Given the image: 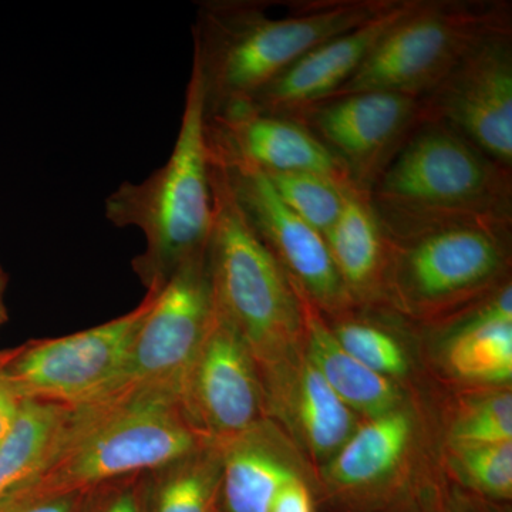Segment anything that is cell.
Masks as SVG:
<instances>
[{"label": "cell", "mask_w": 512, "mask_h": 512, "mask_svg": "<svg viewBox=\"0 0 512 512\" xmlns=\"http://www.w3.org/2000/svg\"><path fill=\"white\" fill-rule=\"evenodd\" d=\"M393 0L296 2L275 16L272 3L207 2L198 9L194 62L207 116L247 104L289 67L332 37L357 28Z\"/></svg>", "instance_id": "obj_1"}, {"label": "cell", "mask_w": 512, "mask_h": 512, "mask_svg": "<svg viewBox=\"0 0 512 512\" xmlns=\"http://www.w3.org/2000/svg\"><path fill=\"white\" fill-rule=\"evenodd\" d=\"M202 444L185 420L180 394L157 387L111 390L69 407L52 463L19 501L154 473Z\"/></svg>", "instance_id": "obj_2"}, {"label": "cell", "mask_w": 512, "mask_h": 512, "mask_svg": "<svg viewBox=\"0 0 512 512\" xmlns=\"http://www.w3.org/2000/svg\"><path fill=\"white\" fill-rule=\"evenodd\" d=\"M214 212L204 82L194 62L170 158L141 183L111 192L106 218L143 232L146 249L133 268L147 291H160L181 265L208 248Z\"/></svg>", "instance_id": "obj_3"}, {"label": "cell", "mask_w": 512, "mask_h": 512, "mask_svg": "<svg viewBox=\"0 0 512 512\" xmlns=\"http://www.w3.org/2000/svg\"><path fill=\"white\" fill-rule=\"evenodd\" d=\"M211 165L208 262L215 308L244 340L265 386L298 365L305 350L301 293L249 224L224 168Z\"/></svg>", "instance_id": "obj_4"}, {"label": "cell", "mask_w": 512, "mask_h": 512, "mask_svg": "<svg viewBox=\"0 0 512 512\" xmlns=\"http://www.w3.org/2000/svg\"><path fill=\"white\" fill-rule=\"evenodd\" d=\"M511 170L439 121L420 124L369 190L386 229L431 222H511Z\"/></svg>", "instance_id": "obj_5"}, {"label": "cell", "mask_w": 512, "mask_h": 512, "mask_svg": "<svg viewBox=\"0 0 512 512\" xmlns=\"http://www.w3.org/2000/svg\"><path fill=\"white\" fill-rule=\"evenodd\" d=\"M383 227V225H382ZM511 222L457 220L384 229L383 302L437 319L500 286L508 269Z\"/></svg>", "instance_id": "obj_6"}, {"label": "cell", "mask_w": 512, "mask_h": 512, "mask_svg": "<svg viewBox=\"0 0 512 512\" xmlns=\"http://www.w3.org/2000/svg\"><path fill=\"white\" fill-rule=\"evenodd\" d=\"M505 32H511L510 6L505 3L419 0L328 100L365 92L421 99L474 47Z\"/></svg>", "instance_id": "obj_7"}, {"label": "cell", "mask_w": 512, "mask_h": 512, "mask_svg": "<svg viewBox=\"0 0 512 512\" xmlns=\"http://www.w3.org/2000/svg\"><path fill=\"white\" fill-rule=\"evenodd\" d=\"M156 295L147 291L137 308L103 325L12 350L3 373L25 399L73 406L99 396L123 372Z\"/></svg>", "instance_id": "obj_8"}, {"label": "cell", "mask_w": 512, "mask_h": 512, "mask_svg": "<svg viewBox=\"0 0 512 512\" xmlns=\"http://www.w3.org/2000/svg\"><path fill=\"white\" fill-rule=\"evenodd\" d=\"M214 311L207 248L181 265L157 291L123 372L106 392L123 387H157L181 394L185 375L210 329Z\"/></svg>", "instance_id": "obj_9"}, {"label": "cell", "mask_w": 512, "mask_h": 512, "mask_svg": "<svg viewBox=\"0 0 512 512\" xmlns=\"http://www.w3.org/2000/svg\"><path fill=\"white\" fill-rule=\"evenodd\" d=\"M180 406L194 433L218 447L269 419L254 357L217 308L185 375Z\"/></svg>", "instance_id": "obj_10"}, {"label": "cell", "mask_w": 512, "mask_h": 512, "mask_svg": "<svg viewBox=\"0 0 512 512\" xmlns=\"http://www.w3.org/2000/svg\"><path fill=\"white\" fill-rule=\"evenodd\" d=\"M420 433L416 407L407 399L360 421L345 446L320 467L330 500L345 512H406L404 488Z\"/></svg>", "instance_id": "obj_11"}, {"label": "cell", "mask_w": 512, "mask_h": 512, "mask_svg": "<svg viewBox=\"0 0 512 512\" xmlns=\"http://www.w3.org/2000/svg\"><path fill=\"white\" fill-rule=\"evenodd\" d=\"M420 100L424 123L446 124L485 156L511 170V32L488 37L474 47Z\"/></svg>", "instance_id": "obj_12"}, {"label": "cell", "mask_w": 512, "mask_h": 512, "mask_svg": "<svg viewBox=\"0 0 512 512\" xmlns=\"http://www.w3.org/2000/svg\"><path fill=\"white\" fill-rule=\"evenodd\" d=\"M220 165L249 224L293 284L323 315H348L356 303L336 271L325 237L286 207L262 171Z\"/></svg>", "instance_id": "obj_13"}, {"label": "cell", "mask_w": 512, "mask_h": 512, "mask_svg": "<svg viewBox=\"0 0 512 512\" xmlns=\"http://www.w3.org/2000/svg\"><path fill=\"white\" fill-rule=\"evenodd\" d=\"M295 120L338 158L356 187L369 192L424 116L417 97L365 92L323 101Z\"/></svg>", "instance_id": "obj_14"}, {"label": "cell", "mask_w": 512, "mask_h": 512, "mask_svg": "<svg viewBox=\"0 0 512 512\" xmlns=\"http://www.w3.org/2000/svg\"><path fill=\"white\" fill-rule=\"evenodd\" d=\"M212 160L262 173H312L353 184L348 171L299 120L237 104L207 116Z\"/></svg>", "instance_id": "obj_15"}, {"label": "cell", "mask_w": 512, "mask_h": 512, "mask_svg": "<svg viewBox=\"0 0 512 512\" xmlns=\"http://www.w3.org/2000/svg\"><path fill=\"white\" fill-rule=\"evenodd\" d=\"M419 0H393L389 8L357 28L332 37L289 67L249 101L261 113L295 119L328 100L360 69L384 35L409 15Z\"/></svg>", "instance_id": "obj_16"}, {"label": "cell", "mask_w": 512, "mask_h": 512, "mask_svg": "<svg viewBox=\"0 0 512 512\" xmlns=\"http://www.w3.org/2000/svg\"><path fill=\"white\" fill-rule=\"evenodd\" d=\"M264 392L269 419L279 420L286 436L319 467L345 446L362 421L333 392L305 350L298 365Z\"/></svg>", "instance_id": "obj_17"}, {"label": "cell", "mask_w": 512, "mask_h": 512, "mask_svg": "<svg viewBox=\"0 0 512 512\" xmlns=\"http://www.w3.org/2000/svg\"><path fill=\"white\" fill-rule=\"evenodd\" d=\"M220 448L217 512H271L279 491L306 477L298 447L274 420Z\"/></svg>", "instance_id": "obj_18"}, {"label": "cell", "mask_w": 512, "mask_h": 512, "mask_svg": "<svg viewBox=\"0 0 512 512\" xmlns=\"http://www.w3.org/2000/svg\"><path fill=\"white\" fill-rule=\"evenodd\" d=\"M444 363L468 383L505 386L512 377L511 282L484 299L447 340Z\"/></svg>", "instance_id": "obj_19"}, {"label": "cell", "mask_w": 512, "mask_h": 512, "mask_svg": "<svg viewBox=\"0 0 512 512\" xmlns=\"http://www.w3.org/2000/svg\"><path fill=\"white\" fill-rule=\"evenodd\" d=\"M323 237L356 306L383 302L387 242L369 192L350 188L338 220Z\"/></svg>", "instance_id": "obj_20"}, {"label": "cell", "mask_w": 512, "mask_h": 512, "mask_svg": "<svg viewBox=\"0 0 512 512\" xmlns=\"http://www.w3.org/2000/svg\"><path fill=\"white\" fill-rule=\"evenodd\" d=\"M299 293L305 320V355L340 400L363 419L400 406L406 400L400 384L377 375L350 356L333 335L325 315L301 289Z\"/></svg>", "instance_id": "obj_21"}, {"label": "cell", "mask_w": 512, "mask_h": 512, "mask_svg": "<svg viewBox=\"0 0 512 512\" xmlns=\"http://www.w3.org/2000/svg\"><path fill=\"white\" fill-rule=\"evenodd\" d=\"M69 404L25 399L15 426L0 443V512L18 503L55 457Z\"/></svg>", "instance_id": "obj_22"}, {"label": "cell", "mask_w": 512, "mask_h": 512, "mask_svg": "<svg viewBox=\"0 0 512 512\" xmlns=\"http://www.w3.org/2000/svg\"><path fill=\"white\" fill-rule=\"evenodd\" d=\"M220 474L221 448L202 444L150 473L147 512H217Z\"/></svg>", "instance_id": "obj_23"}, {"label": "cell", "mask_w": 512, "mask_h": 512, "mask_svg": "<svg viewBox=\"0 0 512 512\" xmlns=\"http://www.w3.org/2000/svg\"><path fill=\"white\" fill-rule=\"evenodd\" d=\"M264 174L286 207L322 235L338 220L346 194L356 187L312 173Z\"/></svg>", "instance_id": "obj_24"}, {"label": "cell", "mask_w": 512, "mask_h": 512, "mask_svg": "<svg viewBox=\"0 0 512 512\" xmlns=\"http://www.w3.org/2000/svg\"><path fill=\"white\" fill-rule=\"evenodd\" d=\"M512 441V394L507 387L460 400L448 424L447 444L473 446Z\"/></svg>", "instance_id": "obj_25"}, {"label": "cell", "mask_w": 512, "mask_h": 512, "mask_svg": "<svg viewBox=\"0 0 512 512\" xmlns=\"http://www.w3.org/2000/svg\"><path fill=\"white\" fill-rule=\"evenodd\" d=\"M446 460L450 473L470 490L493 500H511L512 441L473 446L447 444Z\"/></svg>", "instance_id": "obj_26"}, {"label": "cell", "mask_w": 512, "mask_h": 512, "mask_svg": "<svg viewBox=\"0 0 512 512\" xmlns=\"http://www.w3.org/2000/svg\"><path fill=\"white\" fill-rule=\"evenodd\" d=\"M340 346L367 369L377 375L404 379L410 373V360L406 349L392 333L373 323L340 316L338 323L330 326Z\"/></svg>", "instance_id": "obj_27"}, {"label": "cell", "mask_w": 512, "mask_h": 512, "mask_svg": "<svg viewBox=\"0 0 512 512\" xmlns=\"http://www.w3.org/2000/svg\"><path fill=\"white\" fill-rule=\"evenodd\" d=\"M150 473L93 488L86 512H147Z\"/></svg>", "instance_id": "obj_28"}, {"label": "cell", "mask_w": 512, "mask_h": 512, "mask_svg": "<svg viewBox=\"0 0 512 512\" xmlns=\"http://www.w3.org/2000/svg\"><path fill=\"white\" fill-rule=\"evenodd\" d=\"M92 491L73 490L35 495L10 505L2 512H86Z\"/></svg>", "instance_id": "obj_29"}, {"label": "cell", "mask_w": 512, "mask_h": 512, "mask_svg": "<svg viewBox=\"0 0 512 512\" xmlns=\"http://www.w3.org/2000/svg\"><path fill=\"white\" fill-rule=\"evenodd\" d=\"M271 512H315V498L308 478L291 481L276 495Z\"/></svg>", "instance_id": "obj_30"}, {"label": "cell", "mask_w": 512, "mask_h": 512, "mask_svg": "<svg viewBox=\"0 0 512 512\" xmlns=\"http://www.w3.org/2000/svg\"><path fill=\"white\" fill-rule=\"evenodd\" d=\"M12 355V352H10ZM10 357V356H9ZM0 363V443L8 437L16 420H18L20 410H22L25 397L16 389L15 384L10 382L9 377L3 373L2 367L8 362Z\"/></svg>", "instance_id": "obj_31"}, {"label": "cell", "mask_w": 512, "mask_h": 512, "mask_svg": "<svg viewBox=\"0 0 512 512\" xmlns=\"http://www.w3.org/2000/svg\"><path fill=\"white\" fill-rule=\"evenodd\" d=\"M6 285H8V276L0 268V326L8 320V309L5 303Z\"/></svg>", "instance_id": "obj_32"}, {"label": "cell", "mask_w": 512, "mask_h": 512, "mask_svg": "<svg viewBox=\"0 0 512 512\" xmlns=\"http://www.w3.org/2000/svg\"><path fill=\"white\" fill-rule=\"evenodd\" d=\"M10 356V352L0 353V363L5 362Z\"/></svg>", "instance_id": "obj_33"}, {"label": "cell", "mask_w": 512, "mask_h": 512, "mask_svg": "<svg viewBox=\"0 0 512 512\" xmlns=\"http://www.w3.org/2000/svg\"><path fill=\"white\" fill-rule=\"evenodd\" d=\"M431 512H451V511H447V510H444V508H437V510H434V511H431Z\"/></svg>", "instance_id": "obj_34"}]
</instances>
